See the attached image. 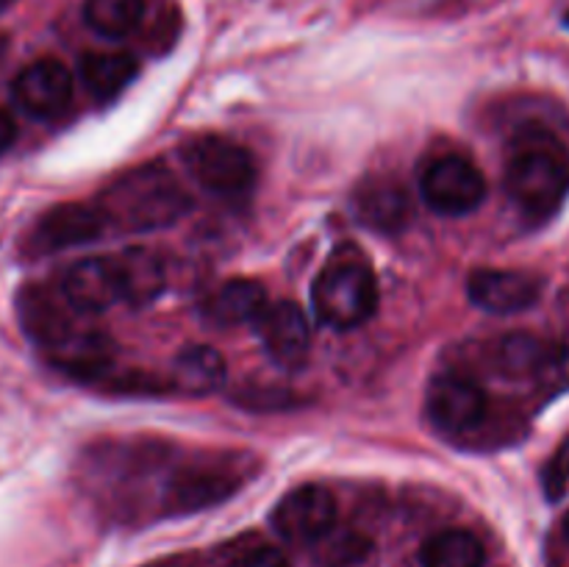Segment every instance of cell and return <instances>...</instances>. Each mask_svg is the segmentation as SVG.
<instances>
[{"mask_svg": "<svg viewBox=\"0 0 569 567\" xmlns=\"http://www.w3.org/2000/svg\"><path fill=\"white\" fill-rule=\"evenodd\" d=\"M506 195L531 220H548L569 195V153L545 128H526L506 161Z\"/></svg>", "mask_w": 569, "mask_h": 567, "instance_id": "6da1fadb", "label": "cell"}, {"mask_svg": "<svg viewBox=\"0 0 569 567\" xmlns=\"http://www.w3.org/2000/svg\"><path fill=\"white\" fill-rule=\"evenodd\" d=\"M189 206L187 189L161 161L126 170L98 198L106 220L122 231H159L181 220Z\"/></svg>", "mask_w": 569, "mask_h": 567, "instance_id": "7a4b0ae2", "label": "cell"}, {"mask_svg": "<svg viewBox=\"0 0 569 567\" xmlns=\"http://www.w3.org/2000/svg\"><path fill=\"white\" fill-rule=\"evenodd\" d=\"M311 304L326 326L339 331L365 326L378 309L376 272L353 250L337 253L315 278Z\"/></svg>", "mask_w": 569, "mask_h": 567, "instance_id": "3957f363", "label": "cell"}, {"mask_svg": "<svg viewBox=\"0 0 569 567\" xmlns=\"http://www.w3.org/2000/svg\"><path fill=\"white\" fill-rule=\"evenodd\" d=\"M183 165L206 192L217 198H248L256 187V159L248 148L220 133H200L181 148Z\"/></svg>", "mask_w": 569, "mask_h": 567, "instance_id": "277c9868", "label": "cell"}, {"mask_svg": "<svg viewBox=\"0 0 569 567\" xmlns=\"http://www.w3.org/2000/svg\"><path fill=\"white\" fill-rule=\"evenodd\" d=\"M420 192L428 209L445 217H465L487 198V181L476 161L459 153H445L428 161L420 176Z\"/></svg>", "mask_w": 569, "mask_h": 567, "instance_id": "5b68a950", "label": "cell"}, {"mask_svg": "<svg viewBox=\"0 0 569 567\" xmlns=\"http://www.w3.org/2000/svg\"><path fill=\"white\" fill-rule=\"evenodd\" d=\"M428 420L445 434H470L487 420V389L465 372H442L431 381L426 395Z\"/></svg>", "mask_w": 569, "mask_h": 567, "instance_id": "8992f818", "label": "cell"}, {"mask_svg": "<svg viewBox=\"0 0 569 567\" xmlns=\"http://www.w3.org/2000/svg\"><path fill=\"white\" fill-rule=\"evenodd\" d=\"M106 226H109V220L98 209V203H59L33 222L26 237V253L50 256L94 242L106 231Z\"/></svg>", "mask_w": 569, "mask_h": 567, "instance_id": "52a82bcc", "label": "cell"}, {"mask_svg": "<svg viewBox=\"0 0 569 567\" xmlns=\"http://www.w3.org/2000/svg\"><path fill=\"white\" fill-rule=\"evenodd\" d=\"M242 487V476L231 461H194L172 472L164 487V506L176 515L222 504Z\"/></svg>", "mask_w": 569, "mask_h": 567, "instance_id": "ba28073f", "label": "cell"}, {"mask_svg": "<svg viewBox=\"0 0 569 567\" xmlns=\"http://www.w3.org/2000/svg\"><path fill=\"white\" fill-rule=\"evenodd\" d=\"M17 317H20L22 328L28 337L44 350L56 348L61 339L76 334L81 322V311L64 298V292L50 284H28L22 292L17 295Z\"/></svg>", "mask_w": 569, "mask_h": 567, "instance_id": "9c48e42d", "label": "cell"}, {"mask_svg": "<svg viewBox=\"0 0 569 567\" xmlns=\"http://www.w3.org/2000/svg\"><path fill=\"white\" fill-rule=\"evenodd\" d=\"M337 526V498L320 484H306L278 500L272 528L287 543L311 545Z\"/></svg>", "mask_w": 569, "mask_h": 567, "instance_id": "30bf717a", "label": "cell"}, {"mask_svg": "<svg viewBox=\"0 0 569 567\" xmlns=\"http://www.w3.org/2000/svg\"><path fill=\"white\" fill-rule=\"evenodd\" d=\"M11 98L37 120H53L72 100V72L56 59H39L17 72Z\"/></svg>", "mask_w": 569, "mask_h": 567, "instance_id": "8fae6325", "label": "cell"}, {"mask_svg": "<svg viewBox=\"0 0 569 567\" xmlns=\"http://www.w3.org/2000/svg\"><path fill=\"white\" fill-rule=\"evenodd\" d=\"M59 289L83 317L111 309L117 300H122L117 259L114 256H89V259L76 261L64 270Z\"/></svg>", "mask_w": 569, "mask_h": 567, "instance_id": "7c38bea8", "label": "cell"}, {"mask_svg": "<svg viewBox=\"0 0 569 567\" xmlns=\"http://www.w3.org/2000/svg\"><path fill=\"white\" fill-rule=\"evenodd\" d=\"M264 350L281 367L303 365L311 348L309 317L295 300H278L264 309V315L256 320Z\"/></svg>", "mask_w": 569, "mask_h": 567, "instance_id": "4fadbf2b", "label": "cell"}, {"mask_svg": "<svg viewBox=\"0 0 569 567\" xmlns=\"http://www.w3.org/2000/svg\"><path fill=\"white\" fill-rule=\"evenodd\" d=\"M467 292L489 315H517L537 304L542 281L520 270H476L467 281Z\"/></svg>", "mask_w": 569, "mask_h": 567, "instance_id": "5bb4252c", "label": "cell"}, {"mask_svg": "<svg viewBox=\"0 0 569 567\" xmlns=\"http://www.w3.org/2000/svg\"><path fill=\"white\" fill-rule=\"evenodd\" d=\"M50 361L59 367L61 372L81 381H109L114 372L117 361V345L109 334L100 328L81 326L76 334L61 339L56 348L48 350Z\"/></svg>", "mask_w": 569, "mask_h": 567, "instance_id": "9a60e30c", "label": "cell"}, {"mask_svg": "<svg viewBox=\"0 0 569 567\" xmlns=\"http://www.w3.org/2000/svg\"><path fill=\"white\" fill-rule=\"evenodd\" d=\"M353 206L359 220L381 233L400 231L411 217L409 192L395 178H370L361 183L353 195Z\"/></svg>", "mask_w": 569, "mask_h": 567, "instance_id": "2e32d148", "label": "cell"}, {"mask_svg": "<svg viewBox=\"0 0 569 567\" xmlns=\"http://www.w3.org/2000/svg\"><path fill=\"white\" fill-rule=\"evenodd\" d=\"M222 381H226V359L211 345H189L172 361L170 387L176 392L203 398L217 392Z\"/></svg>", "mask_w": 569, "mask_h": 567, "instance_id": "e0dca14e", "label": "cell"}, {"mask_svg": "<svg viewBox=\"0 0 569 567\" xmlns=\"http://www.w3.org/2000/svg\"><path fill=\"white\" fill-rule=\"evenodd\" d=\"M114 259L117 267H120V287L126 304L148 306L150 300H156L164 292L167 270L159 253L137 245V248H126Z\"/></svg>", "mask_w": 569, "mask_h": 567, "instance_id": "ac0fdd59", "label": "cell"}, {"mask_svg": "<svg viewBox=\"0 0 569 567\" xmlns=\"http://www.w3.org/2000/svg\"><path fill=\"white\" fill-rule=\"evenodd\" d=\"M270 306L267 289L253 278H231L214 289V295L206 304V315L217 326H242V322H256L264 309Z\"/></svg>", "mask_w": 569, "mask_h": 567, "instance_id": "d6986e66", "label": "cell"}, {"mask_svg": "<svg viewBox=\"0 0 569 567\" xmlns=\"http://www.w3.org/2000/svg\"><path fill=\"white\" fill-rule=\"evenodd\" d=\"M553 354V342H545L533 334H509L495 348V365L506 378H537V381H545Z\"/></svg>", "mask_w": 569, "mask_h": 567, "instance_id": "ffe728a7", "label": "cell"}, {"mask_svg": "<svg viewBox=\"0 0 569 567\" xmlns=\"http://www.w3.org/2000/svg\"><path fill=\"white\" fill-rule=\"evenodd\" d=\"M139 61L131 53H87L81 81L94 100H114L137 78Z\"/></svg>", "mask_w": 569, "mask_h": 567, "instance_id": "44dd1931", "label": "cell"}, {"mask_svg": "<svg viewBox=\"0 0 569 567\" xmlns=\"http://www.w3.org/2000/svg\"><path fill=\"white\" fill-rule=\"evenodd\" d=\"M422 567H483V545L465 528L439 531L422 545Z\"/></svg>", "mask_w": 569, "mask_h": 567, "instance_id": "7402d4cb", "label": "cell"}, {"mask_svg": "<svg viewBox=\"0 0 569 567\" xmlns=\"http://www.w3.org/2000/svg\"><path fill=\"white\" fill-rule=\"evenodd\" d=\"M370 537L348 526H333L311 543V554L320 567H356L370 556Z\"/></svg>", "mask_w": 569, "mask_h": 567, "instance_id": "603a6c76", "label": "cell"}, {"mask_svg": "<svg viewBox=\"0 0 569 567\" xmlns=\"http://www.w3.org/2000/svg\"><path fill=\"white\" fill-rule=\"evenodd\" d=\"M144 0H83V20L94 33L120 39L139 26Z\"/></svg>", "mask_w": 569, "mask_h": 567, "instance_id": "cb8c5ba5", "label": "cell"}, {"mask_svg": "<svg viewBox=\"0 0 569 567\" xmlns=\"http://www.w3.org/2000/svg\"><path fill=\"white\" fill-rule=\"evenodd\" d=\"M222 567H292L287 556L267 543H242L228 550Z\"/></svg>", "mask_w": 569, "mask_h": 567, "instance_id": "d4e9b609", "label": "cell"}, {"mask_svg": "<svg viewBox=\"0 0 569 567\" xmlns=\"http://www.w3.org/2000/svg\"><path fill=\"white\" fill-rule=\"evenodd\" d=\"M542 484H545V493H548L550 500H559L561 495L567 493V484H569V450L567 448H561L559 454L548 461Z\"/></svg>", "mask_w": 569, "mask_h": 567, "instance_id": "484cf974", "label": "cell"}, {"mask_svg": "<svg viewBox=\"0 0 569 567\" xmlns=\"http://www.w3.org/2000/svg\"><path fill=\"white\" fill-rule=\"evenodd\" d=\"M17 142V122L6 109H0V156Z\"/></svg>", "mask_w": 569, "mask_h": 567, "instance_id": "4316f807", "label": "cell"}, {"mask_svg": "<svg viewBox=\"0 0 569 567\" xmlns=\"http://www.w3.org/2000/svg\"><path fill=\"white\" fill-rule=\"evenodd\" d=\"M11 3H14V0H0V14H3V11H6V9H9V6H11Z\"/></svg>", "mask_w": 569, "mask_h": 567, "instance_id": "83f0119b", "label": "cell"}, {"mask_svg": "<svg viewBox=\"0 0 569 567\" xmlns=\"http://www.w3.org/2000/svg\"><path fill=\"white\" fill-rule=\"evenodd\" d=\"M565 537L569 539V511H567V517H565Z\"/></svg>", "mask_w": 569, "mask_h": 567, "instance_id": "f1b7e54d", "label": "cell"}, {"mask_svg": "<svg viewBox=\"0 0 569 567\" xmlns=\"http://www.w3.org/2000/svg\"><path fill=\"white\" fill-rule=\"evenodd\" d=\"M565 26L569 28V11H567V14H565Z\"/></svg>", "mask_w": 569, "mask_h": 567, "instance_id": "f546056e", "label": "cell"}]
</instances>
